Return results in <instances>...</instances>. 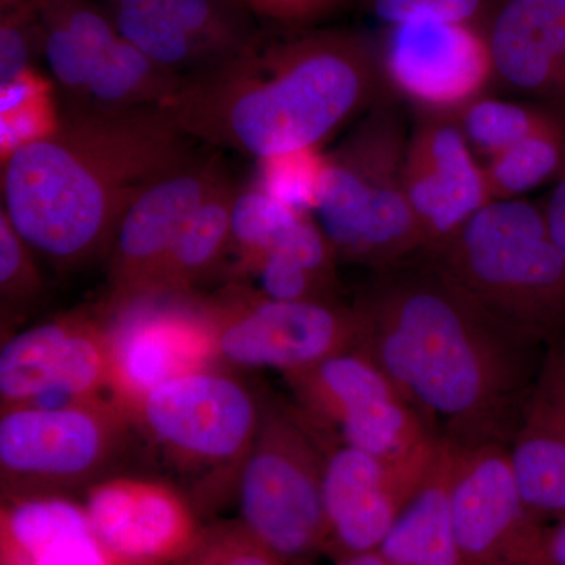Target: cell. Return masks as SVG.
<instances>
[{
    "label": "cell",
    "instance_id": "obj_1",
    "mask_svg": "<svg viewBox=\"0 0 565 565\" xmlns=\"http://www.w3.org/2000/svg\"><path fill=\"white\" fill-rule=\"evenodd\" d=\"M355 307L360 351L435 440L452 448L511 444L548 349L493 318L426 255L374 273Z\"/></svg>",
    "mask_w": 565,
    "mask_h": 565
},
{
    "label": "cell",
    "instance_id": "obj_2",
    "mask_svg": "<svg viewBox=\"0 0 565 565\" xmlns=\"http://www.w3.org/2000/svg\"><path fill=\"white\" fill-rule=\"evenodd\" d=\"M381 82L377 50L355 33H258L228 61L184 76L162 110L191 139L259 161L322 147L373 106Z\"/></svg>",
    "mask_w": 565,
    "mask_h": 565
},
{
    "label": "cell",
    "instance_id": "obj_3",
    "mask_svg": "<svg viewBox=\"0 0 565 565\" xmlns=\"http://www.w3.org/2000/svg\"><path fill=\"white\" fill-rule=\"evenodd\" d=\"M189 139L162 109L79 107L3 163L2 210L33 252L77 266L109 252L134 200L191 158Z\"/></svg>",
    "mask_w": 565,
    "mask_h": 565
},
{
    "label": "cell",
    "instance_id": "obj_4",
    "mask_svg": "<svg viewBox=\"0 0 565 565\" xmlns=\"http://www.w3.org/2000/svg\"><path fill=\"white\" fill-rule=\"evenodd\" d=\"M438 270L498 321L546 349L565 338V263L544 210L493 200L437 252Z\"/></svg>",
    "mask_w": 565,
    "mask_h": 565
},
{
    "label": "cell",
    "instance_id": "obj_5",
    "mask_svg": "<svg viewBox=\"0 0 565 565\" xmlns=\"http://www.w3.org/2000/svg\"><path fill=\"white\" fill-rule=\"evenodd\" d=\"M408 134L393 104L374 103L332 152L316 215L343 262L374 273L423 255L404 185Z\"/></svg>",
    "mask_w": 565,
    "mask_h": 565
},
{
    "label": "cell",
    "instance_id": "obj_6",
    "mask_svg": "<svg viewBox=\"0 0 565 565\" xmlns=\"http://www.w3.org/2000/svg\"><path fill=\"white\" fill-rule=\"evenodd\" d=\"M264 405L266 399L217 364L152 390L131 418L167 463L189 476L191 501L202 519L236 494Z\"/></svg>",
    "mask_w": 565,
    "mask_h": 565
},
{
    "label": "cell",
    "instance_id": "obj_7",
    "mask_svg": "<svg viewBox=\"0 0 565 565\" xmlns=\"http://www.w3.org/2000/svg\"><path fill=\"white\" fill-rule=\"evenodd\" d=\"M321 435L292 403L267 401L237 476L241 523L291 565L323 555L327 523Z\"/></svg>",
    "mask_w": 565,
    "mask_h": 565
},
{
    "label": "cell",
    "instance_id": "obj_8",
    "mask_svg": "<svg viewBox=\"0 0 565 565\" xmlns=\"http://www.w3.org/2000/svg\"><path fill=\"white\" fill-rule=\"evenodd\" d=\"M131 415L114 396L11 405L0 416L3 500L93 486L125 448Z\"/></svg>",
    "mask_w": 565,
    "mask_h": 565
},
{
    "label": "cell",
    "instance_id": "obj_9",
    "mask_svg": "<svg viewBox=\"0 0 565 565\" xmlns=\"http://www.w3.org/2000/svg\"><path fill=\"white\" fill-rule=\"evenodd\" d=\"M292 404L323 438L397 463L429 462L440 441L359 348L286 375Z\"/></svg>",
    "mask_w": 565,
    "mask_h": 565
},
{
    "label": "cell",
    "instance_id": "obj_10",
    "mask_svg": "<svg viewBox=\"0 0 565 565\" xmlns=\"http://www.w3.org/2000/svg\"><path fill=\"white\" fill-rule=\"evenodd\" d=\"M210 305L221 363L230 366L273 370L286 377L359 348L362 319L355 303L281 302L230 285Z\"/></svg>",
    "mask_w": 565,
    "mask_h": 565
},
{
    "label": "cell",
    "instance_id": "obj_11",
    "mask_svg": "<svg viewBox=\"0 0 565 565\" xmlns=\"http://www.w3.org/2000/svg\"><path fill=\"white\" fill-rule=\"evenodd\" d=\"M381 79L418 114L452 118L497 81L486 25L412 20L386 25Z\"/></svg>",
    "mask_w": 565,
    "mask_h": 565
},
{
    "label": "cell",
    "instance_id": "obj_12",
    "mask_svg": "<svg viewBox=\"0 0 565 565\" xmlns=\"http://www.w3.org/2000/svg\"><path fill=\"white\" fill-rule=\"evenodd\" d=\"M111 396L129 412L181 375L221 364L210 302L150 297L111 310Z\"/></svg>",
    "mask_w": 565,
    "mask_h": 565
},
{
    "label": "cell",
    "instance_id": "obj_13",
    "mask_svg": "<svg viewBox=\"0 0 565 565\" xmlns=\"http://www.w3.org/2000/svg\"><path fill=\"white\" fill-rule=\"evenodd\" d=\"M111 396L109 319L65 315L14 333L0 349V401L57 405Z\"/></svg>",
    "mask_w": 565,
    "mask_h": 565
},
{
    "label": "cell",
    "instance_id": "obj_14",
    "mask_svg": "<svg viewBox=\"0 0 565 565\" xmlns=\"http://www.w3.org/2000/svg\"><path fill=\"white\" fill-rule=\"evenodd\" d=\"M225 177L215 156L195 158L148 185L118 223L109 252L110 310L154 297L185 223Z\"/></svg>",
    "mask_w": 565,
    "mask_h": 565
},
{
    "label": "cell",
    "instance_id": "obj_15",
    "mask_svg": "<svg viewBox=\"0 0 565 565\" xmlns=\"http://www.w3.org/2000/svg\"><path fill=\"white\" fill-rule=\"evenodd\" d=\"M449 512L463 565H526L545 526L527 511L503 444L452 448Z\"/></svg>",
    "mask_w": 565,
    "mask_h": 565
},
{
    "label": "cell",
    "instance_id": "obj_16",
    "mask_svg": "<svg viewBox=\"0 0 565 565\" xmlns=\"http://www.w3.org/2000/svg\"><path fill=\"white\" fill-rule=\"evenodd\" d=\"M321 438L327 523L322 556L334 563L377 552L429 475L435 457L429 462H390L322 435Z\"/></svg>",
    "mask_w": 565,
    "mask_h": 565
},
{
    "label": "cell",
    "instance_id": "obj_17",
    "mask_svg": "<svg viewBox=\"0 0 565 565\" xmlns=\"http://www.w3.org/2000/svg\"><path fill=\"white\" fill-rule=\"evenodd\" d=\"M452 118L418 114L408 134L404 185L423 239V255L444 247L460 228L493 202L484 163Z\"/></svg>",
    "mask_w": 565,
    "mask_h": 565
},
{
    "label": "cell",
    "instance_id": "obj_18",
    "mask_svg": "<svg viewBox=\"0 0 565 565\" xmlns=\"http://www.w3.org/2000/svg\"><path fill=\"white\" fill-rule=\"evenodd\" d=\"M84 505L114 565H173L203 525L188 494L158 479H102Z\"/></svg>",
    "mask_w": 565,
    "mask_h": 565
},
{
    "label": "cell",
    "instance_id": "obj_19",
    "mask_svg": "<svg viewBox=\"0 0 565 565\" xmlns=\"http://www.w3.org/2000/svg\"><path fill=\"white\" fill-rule=\"evenodd\" d=\"M234 0H114L118 35L177 73H199L244 51L258 32Z\"/></svg>",
    "mask_w": 565,
    "mask_h": 565
},
{
    "label": "cell",
    "instance_id": "obj_20",
    "mask_svg": "<svg viewBox=\"0 0 565 565\" xmlns=\"http://www.w3.org/2000/svg\"><path fill=\"white\" fill-rule=\"evenodd\" d=\"M487 32L497 81L565 117V0H505Z\"/></svg>",
    "mask_w": 565,
    "mask_h": 565
},
{
    "label": "cell",
    "instance_id": "obj_21",
    "mask_svg": "<svg viewBox=\"0 0 565 565\" xmlns=\"http://www.w3.org/2000/svg\"><path fill=\"white\" fill-rule=\"evenodd\" d=\"M508 449L531 515L544 525L564 515L565 381L548 353Z\"/></svg>",
    "mask_w": 565,
    "mask_h": 565
},
{
    "label": "cell",
    "instance_id": "obj_22",
    "mask_svg": "<svg viewBox=\"0 0 565 565\" xmlns=\"http://www.w3.org/2000/svg\"><path fill=\"white\" fill-rule=\"evenodd\" d=\"M2 565H114L84 503L66 494L3 500Z\"/></svg>",
    "mask_w": 565,
    "mask_h": 565
},
{
    "label": "cell",
    "instance_id": "obj_23",
    "mask_svg": "<svg viewBox=\"0 0 565 565\" xmlns=\"http://www.w3.org/2000/svg\"><path fill=\"white\" fill-rule=\"evenodd\" d=\"M452 446H438L433 468L405 505L379 555L386 565H463L449 512Z\"/></svg>",
    "mask_w": 565,
    "mask_h": 565
},
{
    "label": "cell",
    "instance_id": "obj_24",
    "mask_svg": "<svg viewBox=\"0 0 565 565\" xmlns=\"http://www.w3.org/2000/svg\"><path fill=\"white\" fill-rule=\"evenodd\" d=\"M237 185L228 174L193 212L167 259L154 297L188 296L218 269L230 253Z\"/></svg>",
    "mask_w": 565,
    "mask_h": 565
},
{
    "label": "cell",
    "instance_id": "obj_25",
    "mask_svg": "<svg viewBox=\"0 0 565 565\" xmlns=\"http://www.w3.org/2000/svg\"><path fill=\"white\" fill-rule=\"evenodd\" d=\"M182 81L184 74L152 61L120 36L93 71L82 107L163 109L180 90Z\"/></svg>",
    "mask_w": 565,
    "mask_h": 565
},
{
    "label": "cell",
    "instance_id": "obj_26",
    "mask_svg": "<svg viewBox=\"0 0 565 565\" xmlns=\"http://www.w3.org/2000/svg\"><path fill=\"white\" fill-rule=\"evenodd\" d=\"M452 120L473 150L487 161L535 134L565 126L564 115L537 103L504 102L489 95L476 99Z\"/></svg>",
    "mask_w": 565,
    "mask_h": 565
},
{
    "label": "cell",
    "instance_id": "obj_27",
    "mask_svg": "<svg viewBox=\"0 0 565 565\" xmlns=\"http://www.w3.org/2000/svg\"><path fill=\"white\" fill-rule=\"evenodd\" d=\"M565 169V126L535 134L484 162L492 200H515L556 181Z\"/></svg>",
    "mask_w": 565,
    "mask_h": 565
},
{
    "label": "cell",
    "instance_id": "obj_28",
    "mask_svg": "<svg viewBox=\"0 0 565 565\" xmlns=\"http://www.w3.org/2000/svg\"><path fill=\"white\" fill-rule=\"evenodd\" d=\"M302 215L307 214L278 202L255 180L244 188H237L230 243V253L236 258L232 274L239 273L262 258L277 243L282 232Z\"/></svg>",
    "mask_w": 565,
    "mask_h": 565
},
{
    "label": "cell",
    "instance_id": "obj_29",
    "mask_svg": "<svg viewBox=\"0 0 565 565\" xmlns=\"http://www.w3.org/2000/svg\"><path fill=\"white\" fill-rule=\"evenodd\" d=\"M256 162L255 181L264 191L292 210L316 214L329 177V152H323L321 147L305 148Z\"/></svg>",
    "mask_w": 565,
    "mask_h": 565
},
{
    "label": "cell",
    "instance_id": "obj_30",
    "mask_svg": "<svg viewBox=\"0 0 565 565\" xmlns=\"http://www.w3.org/2000/svg\"><path fill=\"white\" fill-rule=\"evenodd\" d=\"M173 565H291L237 519L203 523L191 548Z\"/></svg>",
    "mask_w": 565,
    "mask_h": 565
},
{
    "label": "cell",
    "instance_id": "obj_31",
    "mask_svg": "<svg viewBox=\"0 0 565 565\" xmlns=\"http://www.w3.org/2000/svg\"><path fill=\"white\" fill-rule=\"evenodd\" d=\"M33 248L18 233L6 211H0V297L3 307L20 311L39 299L43 280Z\"/></svg>",
    "mask_w": 565,
    "mask_h": 565
},
{
    "label": "cell",
    "instance_id": "obj_32",
    "mask_svg": "<svg viewBox=\"0 0 565 565\" xmlns=\"http://www.w3.org/2000/svg\"><path fill=\"white\" fill-rule=\"evenodd\" d=\"M43 55V28L33 3L0 10V84L24 71Z\"/></svg>",
    "mask_w": 565,
    "mask_h": 565
},
{
    "label": "cell",
    "instance_id": "obj_33",
    "mask_svg": "<svg viewBox=\"0 0 565 565\" xmlns=\"http://www.w3.org/2000/svg\"><path fill=\"white\" fill-rule=\"evenodd\" d=\"M62 118L54 95L11 114L0 115V166L10 161L18 151L52 136L61 128Z\"/></svg>",
    "mask_w": 565,
    "mask_h": 565
},
{
    "label": "cell",
    "instance_id": "obj_34",
    "mask_svg": "<svg viewBox=\"0 0 565 565\" xmlns=\"http://www.w3.org/2000/svg\"><path fill=\"white\" fill-rule=\"evenodd\" d=\"M371 9L386 25L412 20L481 24L489 0H371Z\"/></svg>",
    "mask_w": 565,
    "mask_h": 565
},
{
    "label": "cell",
    "instance_id": "obj_35",
    "mask_svg": "<svg viewBox=\"0 0 565 565\" xmlns=\"http://www.w3.org/2000/svg\"><path fill=\"white\" fill-rule=\"evenodd\" d=\"M245 10L286 25H305L322 20L343 0H234Z\"/></svg>",
    "mask_w": 565,
    "mask_h": 565
},
{
    "label": "cell",
    "instance_id": "obj_36",
    "mask_svg": "<svg viewBox=\"0 0 565 565\" xmlns=\"http://www.w3.org/2000/svg\"><path fill=\"white\" fill-rule=\"evenodd\" d=\"M54 85L46 76L31 68L6 84H0V115L22 109L41 98L52 96Z\"/></svg>",
    "mask_w": 565,
    "mask_h": 565
},
{
    "label": "cell",
    "instance_id": "obj_37",
    "mask_svg": "<svg viewBox=\"0 0 565 565\" xmlns=\"http://www.w3.org/2000/svg\"><path fill=\"white\" fill-rule=\"evenodd\" d=\"M526 565H565V514L546 523Z\"/></svg>",
    "mask_w": 565,
    "mask_h": 565
},
{
    "label": "cell",
    "instance_id": "obj_38",
    "mask_svg": "<svg viewBox=\"0 0 565 565\" xmlns=\"http://www.w3.org/2000/svg\"><path fill=\"white\" fill-rule=\"evenodd\" d=\"M542 210H544L550 236H552L553 243H555L557 252L563 256L565 263V169L556 178L555 185H553L548 200H546Z\"/></svg>",
    "mask_w": 565,
    "mask_h": 565
},
{
    "label": "cell",
    "instance_id": "obj_39",
    "mask_svg": "<svg viewBox=\"0 0 565 565\" xmlns=\"http://www.w3.org/2000/svg\"><path fill=\"white\" fill-rule=\"evenodd\" d=\"M333 565H386V563L379 552H371L334 561Z\"/></svg>",
    "mask_w": 565,
    "mask_h": 565
},
{
    "label": "cell",
    "instance_id": "obj_40",
    "mask_svg": "<svg viewBox=\"0 0 565 565\" xmlns=\"http://www.w3.org/2000/svg\"><path fill=\"white\" fill-rule=\"evenodd\" d=\"M550 352H552V355L555 356L556 362L561 364V366L565 370V338L563 341H561L559 344L556 345V348L548 349Z\"/></svg>",
    "mask_w": 565,
    "mask_h": 565
},
{
    "label": "cell",
    "instance_id": "obj_41",
    "mask_svg": "<svg viewBox=\"0 0 565 565\" xmlns=\"http://www.w3.org/2000/svg\"><path fill=\"white\" fill-rule=\"evenodd\" d=\"M33 3V0H0V10L11 9V7L21 6V3Z\"/></svg>",
    "mask_w": 565,
    "mask_h": 565
},
{
    "label": "cell",
    "instance_id": "obj_42",
    "mask_svg": "<svg viewBox=\"0 0 565 565\" xmlns=\"http://www.w3.org/2000/svg\"><path fill=\"white\" fill-rule=\"evenodd\" d=\"M548 355L552 356L553 362H555L557 370H559V373L563 374L564 381H565V370L563 366H561L559 363L556 362L555 356L552 355V352L548 351Z\"/></svg>",
    "mask_w": 565,
    "mask_h": 565
}]
</instances>
